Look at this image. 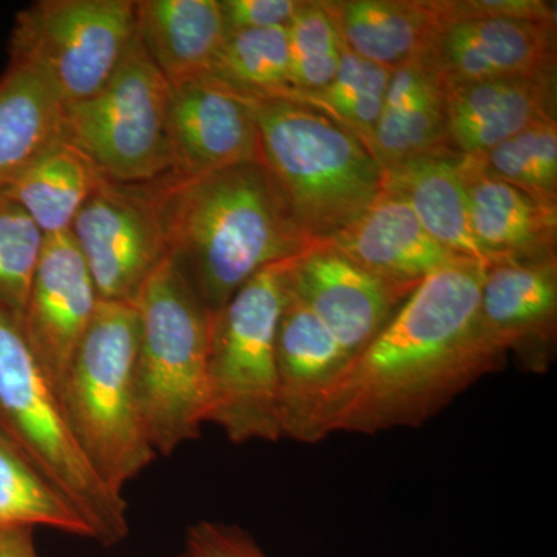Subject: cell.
<instances>
[{
    "label": "cell",
    "instance_id": "6da1fadb",
    "mask_svg": "<svg viewBox=\"0 0 557 557\" xmlns=\"http://www.w3.org/2000/svg\"><path fill=\"white\" fill-rule=\"evenodd\" d=\"M487 265L460 259L429 274L376 338L350 359L317 417V440L420 428L507 355L480 321Z\"/></svg>",
    "mask_w": 557,
    "mask_h": 557
},
{
    "label": "cell",
    "instance_id": "7a4b0ae2",
    "mask_svg": "<svg viewBox=\"0 0 557 557\" xmlns=\"http://www.w3.org/2000/svg\"><path fill=\"white\" fill-rule=\"evenodd\" d=\"M166 258L215 313L249 278L307 247L262 164L152 182Z\"/></svg>",
    "mask_w": 557,
    "mask_h": 557
},
{
    "label": "cell",
    "instance_id": "3957f363",
    "mask_svg": "<svg viewBox=\"0 0 557 557\" xmlns=\"http://www.w3.org/2000/svg\"><path fill=\"white\" fill-rule=\"evenodd\" d=\"M240 97L258 126L260 164L307 239H332L383 193L384 171L335 121L285 98Z\"/></svg>",
    "mask_w": 557,
    "mask_h": 557
},
{
    "label": "cell",
    "instance_id": "277c9868",
    "mask_svg": "<svg viewBox=\"0 0 557 557\" xmlns=\"http://www.w3.org/2000/svg\"><path fill=\"white\" fill-rule=\"evenodd\" d=\"M139 413L157 456L200 438L208 413L211 313L164 258L135 299Z\"/></svg>",
    "mask_w": 557,
    "mask_h": 557
},
{
    "label": "cell",
    "instance_id": "5b68a950",
    "mask_svg": "<svg viewBox=\"0 0 557 557\" xmlns=\"http://www.w3.org/2000/svg\"><path fill=\"white\" fill-rule=\"evenodd\" d=\"M138 339L135 304L100 300L60 392L84 456L119 494L159 457L139 413Z\"/></svg>",
    "mask_w": 557,
    "mask_h": 557
},
{
    "label": "cell",
    "instance_id": "8992f818",
    "mask_svg": "<svg viewBox=\"0 0 557 557\" xmlns=\"http://www.w3.org/2000/svg\"><path fill=\"white\" fill-rule=\"evenodd\" d=\"M0 432L78 509L95 541L115 545L129 534L127 502L84 456L53 384L33 355L21 322L0 307Z\"/></svg>",
    "mask_w": 557,
    "mask_h": 557
},
{
    "label": "cell",
    "instance_id": "52a82bcc",
    "mask_svg": "<svg viewBox=\"0 0 557 557\" xmlns=\"http://www.w3.org/2000/svg\"><path fill=\"white\" fill-rule=\"evenodd\" d=\"M285 304V260L249 278L211 314L207 423L234 445L278 442L276 338Z\"/></svg>",
    "mask_w": 557,
    "mask_h": 557
},
{
    "label": "cell",
    "instance_id": "ba28073f",
    "mask_svg": "<svg viewBox=\"0 0 557 557\" xmlns=\"http://www.w3.org/2000/svg\"><path fill=\"white\" fill-rule=\"evenodd\" d=\"M170 100V84L135 38L98 94L65 106V138L110 182H156L174 171Z\"/></svg>",
    "mask_w": 557,
    "mask_h": 557
},
{
    "label": "cell",
    "instance_id": "9c48e42d",
    "mask_svg": "<svg viewBox=\"0 0 557 557\" xmlns=\"http://www.w3.org/2000/svg\"><path fill=\"white\" fill-rule=\"evenodd\" d=\"M135 38L134 0H39L17 14L10 58L38 70L69 106L109 83Z\"/></svg>",
    "mask_w": 557,
    "mask_h": 557
},
{
    "label": "cell",
    "instance_id": "30bf717a",
    "mask_svg": "<svg viewBox=\"0 0 557 557\" xmlns=\"http://www.w3.org/2000/svg\"><path fill=\"white\" fill-rule=\"evenodd\" d=\"M102 302H135L166 258L152 182L104 183L69 231Z\"/></svg>",
    "mask_w": 557,
    "mask_h": 557
},
{
    "label": "cell",
    "instance_id": "8fae6325",
    "mask_svg": "<svg viewBox=\"0 0 557 557\" xmlns=\"http://www.w3.org/2000/svg\"><path fill=\"white\" fill-rule=\"evenodd\" d=\"M285 282L350 358L376 338L418 287L369 273L330 240L310 242L285 260Z\"/></svg>",
    "mask_w": 557,
    "mask_h": 557
},
{
    "label": "cell",
    "instance_id": "7c38bea8",
    "mask_svg": "<svg viewBox=\"0 0 557 557\" xmlns=\"http://www.w3.org/2000/svg\"><path fill=\"white\" fill-rule=\"evenodd\" d=\"M557 24L438 20L421 60L443 86L556 73Z\"/></svg>",
    "mask_w": 557,
    "mask_h": 557
},
{
    "label": "cell",
    "instance_id": "4fadbf2b",
    "mask_svg": "<svg viewBox=\"0 0 557 557\" xmlns=\"http://www.w3.org/2000/svg\"><path fill=\"white\" fill-rule=\"evenodd\" d=\"M98 306L97 288L70 233L47 237L21 327L58 395Z\"/></svg>",
    "mask_w": 557,
    "mask_h": 557
},
{
    "label": "cell",
    "instance_id": "5bb4252c",
    "mask_svg": "<svg viewBox=\"0 0 557 557\" xmlns=\"http://www.w3.org/2000/svg\"><path fill=\"white\" fill-rule=\"evenodd\" d=\"M487 338L528 372L552 368L557 335V256L494 262L480 289Z\"/></svg>",
    "mask_w": 557,
    "mask_h": 557
},
{
    "label": "cell",
    "instance_id": "9a60e30c",
    "mask_svg": "<svg viewBox=\"0 0 557 557\" xmlns=\"http://www.w3.org/2000/svg\"><path fill=\"white\" fill-rule=\"evenodd\" d=\"M170 138L174 174H211L260 163L255 116L239 94L203 76L171 87Z\"/></svg>",
    "mask_w": 557,
    "mask_h": 557
},
{
    "label": "cell",
    "instance_id": "2e32d148",
    "mask_svg": "<svg viewBox=\"0 0 557 557\" xmlns=\"http://www.w3.org/2000/svg\"><path fill=\"white\" fill-rule=\"evenodd\" d=\"M350 357L330 330L287 288L276 338L282 437L313 445L322 403Z\"/></svg>",
    "mask_w": 557,
    "mask_h": 557
},
{
    "label": "cell",
    "instance_id": "e0dca14e",
    "mask_svg": "<svg viewBox=\"0 0 557 557\" xmlns=\"http://www.w3.org/2000/svg\"><path fill=\"white\" fill-rule=\"evenodd\" d=\"M445 97L450 148L478 157L539 121L556 119V73L445 87Z\"/></svg>",
    "mask_w": 557,
    "mask_h": 557
},
{
    "label": "cell",
    "instance_id": "ac0fdd59",
    "mask_svg": "<svg viewBox=\"0 0 557 557\" xmlns=\"http://www.w3.org/2000/svg\"><path fill=\"white\" fill-rule=\"evenodd\" d=\"M329 240L369 273L413 287L463 259L432 239L408 201L388 189Z\"/></svg>",
    "mask_w": 557,
    "mask_h": 557
},
{
    "label": "cell",
    "instance_id": "d6986e66",
    "mask_svg": "<svg viewBox=\"0 0 557 557\" xmlns=\"http://www.w3.org/2000/svg\"><path fill=\"white\" fill-rule=\"evenodd\" d=\"M461 174L472 236L487 265L557 256V207L493 177L472 157L461 156Z\"/></svg>",
    "mask_w": 557,
    "mask_h": 557
},
{
    "label": "cell",
    "instance_id": "ffe728a7",
    "mask_svg": "<svg viewBox=\"0 0 557 557\" xmlns=\"http://www.w3.org/2000/svg\"><path fill=\"white\" fill-rule=\"evenodd\" d=\"M457 153L446 127L445 86L421 60L392 72L373 139V159L386 172L424 159Z\"/></svg>",
    "mask_w": 557,
    "mask_h": 557
},
{
    "label": "cell",
    "instance_id": "44dd1931",
    "mask_svg": "<svg viewBox=\"0 0 557 557\" xmlns=\"http://www.w3.org/2000/svg\"><path fill=\"white\" fill-rule=\"evenodd\" d=\"M137 38L171 87L203 78L225 40L220 0H139Z\"/></svg>",
    "mask_w": 557,
    "mask_h": 557
},
{
    "label": "cell",
    "instance_id": "7402d4cb",
    "mask_svg": "<svg viewBox=\"0 0 557 557\" xmlns=\"http://www.w3.org/2000/svg\"><path fill=\"white\" fill-rule=\"evenodd\" d=\"M341 42L391 70L417 60L438 24L431 0H321Z\"/></svg>",
    "mask_w": 557,
    "mask_h": 557
},
{
    "label": "cell",
    "instance_id": "603a6c76",
    "mask_svg": "<svg viewBox=\"0 0 557 557\" xmlns=\"http://www.w3.org/2000/svg\"><path fill=\"white\" fill-rule=\"evenodd\" d=\"M384 189L408 201L429 236L450 255L487 265L472 236L461 156L443 153L401 164L384 174Z\"/></svg>",
    "mask_w": 557,
    "mask_h": 557
},
{
    "label": "cell",
    "instance_id": "cb8c5ba5",
    "mask_svg": "<svg viewBox=\"0 0 557 557\" xmlns=\"http://www.w3.org/2000/svg\"><path fill=\"white\" fill-rule=\"evenodd\" d=\"M104 180L94 161L62 135L2 193L30 215L44 236L51 237L69 233Z\"/></svg>",
    "mask_w": 557,
    "mask_h": 557
},
{
    "label": "cell",
    "instance_id": "d4e9b609",
    "mask_svg": "<svg viewBox=\"0 0 557 557\" xmlns=\"http://www.w3.org/2000/svg\"><path fill=\"white\" fill-rule=\"evenodd\" d=\"M65 104L27 62L10 58L0 76V190L64 135Z\"/></svg>",
    "mask_w": 557,
    "mask_h": 557
},
{
    "label": "cell",
    "instance_id": "484cf974",
    "mask_svg": "<svg viewBox=\"0 0 557 557\" xmlns=\"http://www.w3.org/2000/svg\"><path fill=\"white\" fill-rule=\"evenodd\" d=\"M391 75V70L362 60L341 42L338 72L329 86L313 94L288 90L278 98L318 110L350 132L373 157V139Z\"/></svg>",
    "mask_w": 557,
    "mask_h": 557
},
{
    "label": "cell",
    "instance_id": "4316f807",
    "mask_svg": "<svg viewBox=\"0 0 557 557\" xmlns=\"http://www.w3.org/2000/svg\"><path fill=\"white\" fill-rule=\"evenodd\" d=\"M36 527L95 541L78 509L0 432V528Z\"/></svg>",
    "mask_w": 557,
    "mask_h": 557
},
{
    "label": "cell",
    "instance_id": "83f0119b",
    "mask_svg": "<svg viewBox=\"0 0 557 557\" xmlns=\"http://www.w3.org/2000/svg\"><path fill=\"white\" fill-rule=\"evenodd\" d=\"M209 76L236 94L282 97L292 90L287 27L228 33Z\"/></svg>",
    "mask_w": 557,
    "mask_h": 557
},
{
    "label": "cell",
    "instance_id": "f1b7e54d",
    "mask_svg": "<svg viewBox=\"0 0 557 557\" xmlns=\"http://www.w3.org/2000/svg\"><path fill=\"white\" fill-rule=\"evenodd\" d=\"M487 174L522 190L539 203L557 207V120L539 121L482 156Z\"/></svg>",
    "mask_w": 557,
    "mask_h": 557
},
{
    "label": "cell",
    "instance_id": "f546056e",
    "mask_svg": "<svg viewBox=\"0 0 557 557\" xmlns=\"http://www.w3.org/2000/svg\"><path fill=\"white\" fill-rule=\"evenodd\" d=\"M287 33L292 91L324 89L338 72L341 39L321 0H300Z\"/></svg>",
    "mask_w": 557,
    "mask_h": 557
},
{
    "label": "cell",
    "instance_id": "4dcf8cb0",
    "mask_svg": "<svg viewBox=\"0 0 557 557\" xmlns=\"http://www.w3.org/2000/svg\"><path fill=\"white\" fill-rule=\"evenodd\" d=\"M46 239L30 215L0 190V307L20 322Z\"/></svg>",
    "mask_w": 557,
    "mask_h": 557
},
{
    "label": "cell",
    "instance_id": "1f68e13d",
    "mask_svg": "<svg viewBox=\"0 0 557 557\" xmlns=\"http://www.w3.org/2000/svg\"><path fill=\"white\" fill-rule=\"evenodd\" d=\"M438 20H527L555 22L548 0H431Z\"/></svg>",
    "mask_w": 557,
    "mask_h": 557
},
{
    "label": "cell",
    "instance_id": "d6a6232c",
    "mask_svg": "<svg viewBox=\"0 0 557 557\" xmlns=\"http://www.w3.org/2000/svg\"><path fill=\"white\" fill-rule=\"evenodd\" d=\"M189 557H270L244 528L200 520L188 528Z\"/></svg>",
    "mask_w": 557,
    "mask_h": 557
},
{
    "label": "cell",
    "instance_id": "836d02e7",
    "mask_svg": "<svg viewBox=\"0 0 557 557\" xmlns=\"http://www.w3.org/2000/svg\"><path fill=\"white\" fill-rule=\"evenodd\" d=\"M300 0H220L226 30L287 27Z\"/></svg>",
    "mask_w": 557,
    "mask_h": 557
},
{
    "label": "cell",
    "instance_id": "e575fe53",
    "mask_svg": "<svg viewBox=\"0 0 557 557\" xmlns=\"http://www.w3.org/2000/svg\"><path fill=\"white\" fill-rule=\"evenodd\" d=\"M0 557H38L32 528H0Z\"/></svg>",
    "mask_w": 557,
    "mask_h": 557
},
{
    "label": "cell",
    "instance_id": "d590c367",
    "mask_svg": "<svg viewBox=\"0 0 557 557\" xmlns=\"http://www.w3.org/2000/svg\"><path fill=\"white\" fill-rule=\"evenodd\" d=\"M178 557H189L188 553H185V555L178 556Z\"/></svg>",
    "mask_w": 557,
    "mask_h": 557
}]
</instances>
